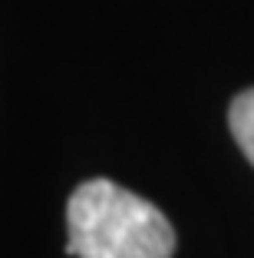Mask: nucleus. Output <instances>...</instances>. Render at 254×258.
Wrapping results in <instances>:
<instances>
[{
  "label": "nucleus",
  "mask_w": 254,
  "mask_h": 258,
  "mask_svg": "<svg viewBox=\"0 0 254 258\" xmlns=\"http://www.w3.org/2000/svg\"><path fill=\"white\" fill-rule=\"evenodd\" d=\"M66 251L76 258H172L175 228L142 196L90 179L66 202Z\"/></svg>",
  "instance_id": "obj_1"
},
{
  "label": "nucleus",
  "mask_w": 254,
  "mask_h": 258,
  "mask_svg": "<svg viewBox=\"0 0 254 258\" xmlns=\"http://www.w3.org/2000/svg\"><path fill=\"white\" fill-rule=\"evenodd\" d=\"M228 126H231L234 143L241 146V152L254 166V90H244L234 96L231 109H228Z\"/></svg>",
  "instance_id": "obj_2"
}]
</instances>
